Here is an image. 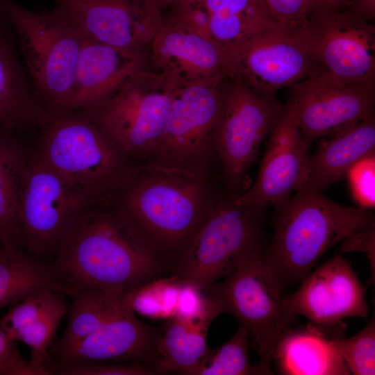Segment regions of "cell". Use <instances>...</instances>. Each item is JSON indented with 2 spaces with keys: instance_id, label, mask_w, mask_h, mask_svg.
<instances>
[{
  "instance_id": "obj_1",
  "label": "cell",
  "mask_w": 375,
  "mask_h": 375,
  "mask_svg": "<svg viewBox=\"0 0 375 375\" xmlns=\"http://www.w3.org/2000/svg\"><path fill=\"white\" fill-rule=\"evenodd\" d=\"M66 296L92 288L128 292L169 272L124 206L94 199L51 262Z\"/></svg>"
},
{
  "instance_id": "obj_2",
  "label": "cell",
  "mask_w": 375,
  "mask_h": 375,
  "mask_svg": "<svg viewBox=\"0 0 375 375\" xmlns=\"http://www.w3.org/2000/svg\"><path fill=\"white\" fill-rule=\"evenodd\" d=\"M274 206L273 235L262 257L282 288L301 281L331 247L374 226L369 210L342 206L323 192L301 190Z\"/></svg>"
},
{
  "instance_id": "obj_3",
  "label": "cell",
  "mask_w": 375,
  "mask_h": 375,
  "mask_svg": "<svg viewBox=\"0 0 375 375\" xmlns=\"http://www.w3.org/2000/svg\"><path fill=\"white\" fill-rule=\"evenodd\" d=\"M128 182L124 206L171 273L210 212L202 184L192 172L165 166Z\"/></svg>"
},
{
  "instance_id": "obj_4",
  "label": "cell",
  "mask_w": 375,
  "mask_h": 375,
  "mask_svg": "<svg viewBox=\"0 0 375 375\" xmlns=\"http://www.w3.org/2000/svg\"><path fill=\"white\" fill-rule=\"evenodd\" d=\"M0 15L16 34L26 71L44 106L54 117L69 113L85 36L55 8L35 12L0 0Z\"/></svg>"
},
{
  "instance_id": "obj_5",
  "label": "cell",
  "mask_w": 375,
  "mask_h": 375,
  "mask_svg": "<svg viewBox=\"0 0 375 375\" xmlns=\"http://www.w3.org/2000/svg\"><path fill=\"white\" fill-rule=\"evenodd\" d=\"M38 155L92 199L128 182L124 154L84 111L55 117L43 128Z\"/></svg>"
},
{
  "instance_id": "obj_6",
  "label": "cell",
  "mask_w": 375,
  "mask_h": 375,
  "mask_svg": "<svg viewBox=\"0 0 375 375\" xmlns=\"http://www.w3.org/2000/svg\"><path fill=\"white\" fill-rule=\"evenodd\" d=\"M282 287L262 257L252 253L230 275L204 292L220 313L233 315L244 328L259 356L258 364L272 374L271 363L278 343L294 322L285 311Z\"/></svg>"
},
{
  "instance_id": "obj_7",
  "label": "cell",
  "mask_w": 375,
  "mask_h": 375,
  "mask_svg": "<svg viewBox=\"0 0 375 375\" xmlns=\"http://www.w3.org/2000/svg\"><path fill=\"white\" fill-rule=\"evenodd\" d=\"M93 200L37 153L29 157L18 208L23 249L52 262Z\"/></svg>"
},
{
  "instance_id": "obj_8",
  "label": "cell",
  "mask_w": 375,
  "mask_h": 375,
  "mask_svg": "<svg viewBox=\"0 0 375 375\" xmlns=\"http://www.w3.org/2000/svg\"><path fill=\"white\" fill-rule=\"evenodd\" d=\"M174 90L161 75L147 67L83 111L124 154L142 156L157 147Z\"/></svg>"
},
{
  "instance_id": "obj_9",
  "label": "cell",
  "mask_w": 375,
  "mask_h": 375,
  "mask_svg": "<svg viewBox=\"0 0 375 375\" xmlns=\"http://www.w3.org/2000/svg\"><path fill=\"white\" fill-rule=\"evenodd\" d=\"M236 200L210 210L170 274L206 290L261 248L262 213Z\"/></svg>"
},
{
  "instance_id": "obj_10",
  "label": "cell",
  "mask_w": 375,
  "mask_h": 375,
  "mask_svg": "<svg viewBox=\"0 0 375 375\" xmlns=\"http://www.w3.org/2000/svg\"><path fill=\"white\" fill-rule=\"evenodd\" d=\"M236 75L250 88L275 97L319 70L300 27L283 26L244 39L228 48Z\"/></svg>"
},
{
  "instance_id": "obj_11",
  "label": "cell",
  "mask_w": 375,
  "mask_h": 375,
  "mask_svg": "<svg viewBox=\"0 0 375 375\" xmlns=\"http://www.w3.org/2000/svg\"><path fill=\"white\" fill-rule=\"evenodd\" d=\"M283 106L275 97L263 96L250 88L237 75L226 81L214 142L228 182L239 183Z\"/></svg>"
},
{
  "instance_id": "obj_12",
  "label": "cell",
  "mask_w": 375,
  "mask_h": 375,
  "mask_svg": "<svg viewBox=\"0 0 375 375\" xmlns=\"http://www.w3.org/2000/svg\"><path fill=\"white\" fill-rule=\"evenodd\" d=\"M290 88L287 104L308 146L374 115L375 85L344 83L318 70Z\"/></svg>"
},
{
  "instance_id": "obj_13",
  "label": "cell",
  "mask_w": 375,
  "mask_h": 375,
  "mask_svg": "<svg viewBox=\"0 0 375 375\" xmlns=\"http://www.w3.org/2000/svg\"><path fill=\"white\" fill-rule=\"evenodd\" d=\"M319 71L350 84L375 85V26L348 10L301 26Z\"/></svg>"
},
{
  "instance_id": "obj_14",
  "label": "cell",
  "mask_w": 375,
  "mask_h": 375,
  "mask_svg": "<svg viewBox=\"0 0 375 375\" xmlns=\"http://www.w3.org/2000/svg\"><path fill=\"white\" fill-rule=\"evenodd\" d=\"M151 70L175 89L236 75L231 50L215 40L163 19L149 43Z\"/></svg>"
},
{
  "instance_id": "obj_15",
  "label": "cell",
  "mask_w": 375,
  "mask_h": 375,
  "mask_svg": "<svg viewBox=\"0 0 375 375\" xmlns=\"http://www.w3.org/2000/svg\"><path fill=\"white\" fill-rule=\"evenodd\" d=\"M256 178L237 199L242 206L263 211L286 200L303 186L308 171V147L293 112L284 105L269 133Z\"/></svg>"
},
{
  "instance_id": "obj_16",
  "label": "cell",
  "mask_w": 375,
  "mask_h": 375,
  "mask_svg": "<svg viewBox=\"0 0 375 375\" xmlns=\"http://www.w3.org/2000/svg\"><path fill=\"white\" fill-rule=\"evenodd\" d=\"M86 38L111 46L144 51L163 22L156 3L126 0H51Z\"/></svg>"
},
{
  "instance_id": "obj_17",
  "label": "cell",
  "mask_w": 375,
  "mask_h": 375,
  "mask_svg": "<svg viewBox=\"0 0 375 375\" xmlns=\"http://www.w3.org/2000/svg\"><path fill=\"white\" fill-rule=\"evenodd\" d=\"M283 303L293 319L302 315L321 326L369 315L366 289L342 255H335L309 272L295 292L283 297Z\"/></svg>"
},
{
  "instance_id": "obj_18",
  "label": "cell",
  "mask_w": 375,
  "mask_h": 375,
  "mask_svg": "<svg viewBox=\"0 0 375 375\" xmlns=\"http://www.w3.org/2000/svg\"><path fill=\"white\" fill-rule=\"evenodd\" d=\"M227 80L209 81L175 89L167 120L155 151L178 162L200 156L214 142Z\"/></svg>"
},
{
  "instance_id": "obj_19",
  "label": "cell",
  "mask_w": 375,
  "mask_h": 375,
  "mask_svg": "<svg viewBox=\"0 0 375 375\" xmlns=\"http://www.w3.org/2000/svg\"><path fill=\"white\" fill-rule=\"evenodd\" d=\"M158 332L128 307L74 344L49 354L48 374L89 362H136L155 369Z\"/></svg>"
},
{
  "instance_id": "obj_20",
  "label": "cell",
  "mask_w": 375,
  "mask_h": 375,
  "mask_svg": "<svg viewBox=\"0 0 375 375\" xmlns=\"http://www.w3.org/2000/svg\"><path fill=\"white\" fill-rule=\"evenodd\" d=\"M147 61L144 51L117 47L85 37L69 112L95 106L131 76L147 68Z\"/></svg>"
},
{
  "instance_id": "obj_21",
  "label": "cell",
  "mask_w": 375,
  "mask_h": 375,
  "mask_svg": "<svg viewBox=\"0 0 375 375\" xmlns=\"http://www.w3.org/2000/svg\"><path fill=\"white\" fill-rule=\"evenodd\" d=\"M65 297L49 289L39 290L17 303L0 319V328L10 339L29 347V361L39 375H49V349L68 310Z\"/></svg>"
},
{
  "instance_id": "obj_22",
  "label": "cell",
  "mask_w": 375,
  "mask_h": 375,
  "mask_svg": "<svg viewBox=\"0 0 375 375\" xmlns=\"http://www.w3.org/2000/svg\"><path fill=\"white\" fill-rule=\"evenodd\" d=\"M310 323L293 330L289 328L280 339L274 359L278 371L287 375H349L342 358L339 340L345 327Z\"/></svg>"
},
{
  "instance_id": "obj_23",
  "label": "cell",
  "mask_w": 375,
  "mask_h": 375,
  "mask_svg": "<svg viewBox=\"0 0 375 375\" xmlns=\"http://www.w3.org/2000/svg\"><path fill=\"white\" fill-rule=\"evenodd\" d=\"M55 117L47 108L14 48L0 32V129L43 128Z\"/></svg>"
},
{
  "instance_id": "obj_24",
  "label": "cell",
  "mask_w": 375,
  "mask_h": 375,
  "mask_svg": "<svg viewBox=\"0 0 375 375\" xmlns=\"http://www.w3.org/2000/svg\"><path fill=\"white\" fill-rule=\"evenodd\" d=\"M329 136L309 156L306 179L301 190L323 192L344 176L356 162L375 151L374 115Z\"/></svg>"
},
{
  "instance_id": "obj_25",
  "label": "cell",
  "mask_w": 375,
  "mask_h": 375,
  "mask_svg": "<svg viewBox=\"0 0 375 375\" xmlns=\"http://www.w3.org/2000/svg\"><path fill=\"white\" fill-rule=\"evenodd\" d=\"M44 289L66 297L51 262L22 249L0 247V308Z\"/></svg>"
},
{
  "instance_id": "obj_26",
  "label": "cell",
  "mask_w": 375,
  "mask_h": 375,
  "mask_svg": "<svg viewBox=\"0 0 375 375\" xmlns=\"http://www.w3.org/2000/svg\"><path fill=\"white\" fill-rule=\"evenodd\" d=\"M127 293L92 288L74 291L69 297L72 303L67 312L66 328L62 335L53 341L48 354L74 344L128 308Z\"/></svg>"
},
{
  "instance_id": "obj_27",
  "label": "cell",
  "mask_w": 375,
  "mask_h": 375,
  "mask_svg": "<svg viewBox=\"0 0 375 375\" xmlns=\"http://www.w3.org/2000/svg\"><path fill=\"white\" fill-rule=\"evenodd\" d=\"M156 338L157 374L192 375L210 349L206 343L209 325L173 317Z\"/></svg>"
},
{
  "instance_id": "obj_28",
  "label": "cell",
  "mask_w": 375,
  "mask_h": 375,
  "mask_svg": "<svg viewBox=\"0 0 375 375\" xmlns=\"http://www.w3.org/2000/svg\"><path fill=\"white\" fill-rule=\"evenodd\" d=\"M10 133L0 129V247L23 249L18 208L29 157Z\"/></svg>"
},
{
  "instance_id": "obj_29",
  "label": "cell",
  "mask_w": 375,
  "mask_h": 375,
  "mask_svg": "<svg viewBox=\"0 0 375 375\" xmlns=\"http://www.w3.org/2000/svg\"><path fill=\"white\" fill-rule=\"evenodd\" d=\"M181 280L175 275L153 279L130 292L126 301L134 312L153 319L174 317Z\"/></svg>"
},
{
  "instance_id": "obj_30",
  "label": "cell",
  "mask_w": 375,
  "mask_h": 375,
  "mask_svg": "<svg viewBox=\"0 0 375 375\" xmlns=\"http://www.w3.org/2000/svg\"><path fill=\"white\" fill-rule=\"evenodd\" d=\"M249 338L246 330L239 326L228 341L208 350L192 375L266 374L258 365H252L249 361Z\"/></svg>"
},
{
  "instance_id": "obj_31",
  "label": "cell",
  "mask_w": 375,
  "mask_h": 375,
  "mask_svg": "<svg viewBox=\"0 0 375 375\" xmlns=\"http://www.w3.org/2000/svg\"><path fill=\"white\" fill-rule=\"evenodd\" d=\"M340 351L350 374H375V322L372 318L358 333L339 340Z\"/></svg>"
},
{
  "instance_id": "obj_32",
  "label": "cell",
  "mask_w": 375,
  "mask_h": 375,
  "mask_svg": "<svg viewBox=\"0 0 375 375\" xmlns=\"http://www.w3.org/2000/svg\"><path fill=\"white\" fill-rule=\"evenodd\" d=\"M219 314V309L203 289L181 280L174 317L210 326Z\"/></svg>"
},
{
  "instance_id": "obj_33",
  "label": "cell",
  "mask_w": 375,
  "mask_h": 375,
  "mask_svg": "<svg viewBox=\"0 0 375 375\" xmlns=\"http://www.w3.org/2000/svg\"><path fill=\"white\" fill-rule=\"evenodd\" d=\"M352 195L360 208L372 209L375 206V151L356 162L347 170Z\"/></svg>"
},
{
  "instance_id": "obj_34",
  "label": "cell",
  "mask_w": 375,
  "mask_h": 375,
  "mask_svg": "<svg viewBox=\"0 0 375 375\" xmlns=\"http://www.w3.org/2000/svg\"><path fill=\"white\" fill-rule=\"evenodd\" d=\"M58 375H153L155 369L136 362H89L78 364L58 371Z\"/></svg>"
},
{
  "instance_id": "obj_35",
  "label": "cell",
  "mask_w": 375,
  "mask_h": 375,
  "mask_svg": "<svg viewBox=\"0 0 375 375\" xmlns=\"http://www.w3.org/2000/svg\"><path fill=\"white\" fill-rule=\"evenodd\" d=\"M274 20L281 26L297 28L309 19L310 0H262Z\"/></svg>"
},
{
  "instance_id": "obj_36",
  "label": "cell",
  "mask_w": 375,
  "mask_h": 375,
  "mask_svg": "<svg viewBox=\"0 0 375 375\" xmlns=\"http://www.w3.org/2000/svg\"><path fill=\"white\" fill-rule=\"evenodd\" d=\"M0 375H39L30 361L24 360L15 345L0 328Z\"/></svg>"
},
{
  "instance_id": "obj_37",
  "label": "cell",
  "mask_w": 375,
  "mask_h": 375,
  "mask_svg": "<svg viewBox=\"0 0 375 375\" xmlns=\"http://www.w3.org/2000/svg\"><path fill=\"white\" fill-rule=\"evenodd\" d=\"M342 252L362 251L367 253L372 265L374 264V226L353 233L343 240Z\"/></svg>"
},
{
  "instance_id": "obj_38",
  "label": "cell",
  "mask_w": 375,
  "mask_h": 375,
  "mask_svg": "<svg viewBox=\"0 0 375 375\" xmlns=\"http://www.w3.org/2000/svg\"><path fill=\"white\" fill-rule=\"evenodd\" d=\"M352 0H310L309 19L323 17L347 10Z\"/></svg>"
},
{
  "instance_id": "obj_39",
  "label": "cell",
  "mask_w": 375,
  "mask_h": 375,
  "mask_svg": "<svg viewBox=\"0 0 375 375\" xmlns=\"http://www.w3.org/2000/svg\"><path fill=\"white\" fill-rule=\"evenodd\" d=\"M347 10L358 18L371 22L375 18V0H352Z\"/></svg>"
},
{
  "instance_id": "obj_40",
  "label": "cell",
  "mask_w": 375,
  "mask_h": 375,
  "mask_svg": "<svg viewBox=\"0 0 375 375\" xmlns=\"http://www.w3.org/2000/svg\"><path fill=\"white\" fill-rule=\"evenodd\" d=\"M186 0H157V3L160 9L163 11L166 8Z\"/></svg>"
},
{
  "instance_id": "obj_41",
  "label": "cell",
  "mask_w": 375,
  "mask_h": 375,
  "mask_svg": "<svg viewBox=\"0 0 375 375\" xmlns=\"http://www.w3.org/2000/svg\"><path fill=\"white\" fill-rule=\"evenodd\" d=\"M126 1L138 3H157V0H126Z\"/></svg>"
}]
</instances>
